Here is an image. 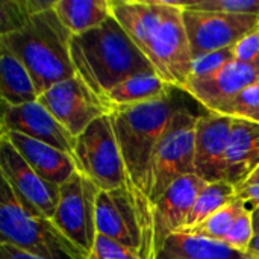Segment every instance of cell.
<instances>
[{"instance_id":"1","label":"cell","mask_w":259,"mask_h":259,"mask_svg":"<svg viewBox=\"0 0 259 259\" xmlns=\"http://www.w3.org/2000/svg\"><path fill=\"white\" fill-rule=\"evenodd\" d=\"M111 11L155 71L173 88L184 90L193 55L179 2L111 0Z\"/></svg>"},{"instance_id":"2","label":"cell","mask_w":259,"mask_h":259,"mask_svg":"<svg viewBox=\"0 0 259 259\" xmlns=\"http://www.w3.org/2000/svg\"><path fill=\"white\" fill-rule=\"evenodd\" d=\"M182 108H185L184 103L171 94L162 100L117 108L109 112L127 173V188L141 212L152 223L153 232L155 208L146 197L147 175L153 153L167 126Z\"/></svg>"},{"instance_id":"3","label":"cell","mask_w":259,"mask_h":259,"mask_svg":"<svg viewBox=\"0 0 259 259\" xmlns=\"http://www.w3.org/2000/svg\"><path fill=\"white\" fill-rule=\"evenodd\" d=\"M70 55L76 76L102 99L132 76L156 73L112 15L96 29L71 35Z\"/></svg>"},{"instance_id":"4","label":"cell","mask_w":259,"mask_h":259,"mask_svg":"<svg viewBox=\"0 0 259 259\" xmlns=\"http://www.w3.org/2000/svg\"><path fill=\"white\" fill-rule=\"evenodd\" d=\"M70 38L71 33L52 8L36 14L20 29L0 35V46L23 62L41 96L53 85L76 76Z\"/></svg>"},{"instance_id":"5","label":"cell","mask_w":259,"mask_h":259,"mask_svg":"<svg viewBox=\"0 0 259 259\" xmlns=\"http://www.w3.org/2000/svg\"><path fill=\"white\" fill-rule=\"evenodd\" d=\"M0 243L12 244L41 259H87V255L50 219L33 215L24 209L3 179L0 190Z\"/></svg>"},{"instance_id":"6","label":"cell","mask_w":259,"mask_h":259,"mask_svg":"<svg viewBox=\"0 0 259 259\" xmlns=\"http://www.w3.org/2000/svg\"><path fill=\"white\" fill-rule=\"evenodd\" d=\"M197 118L199 115H194L190 109H179L153 153L146 182V197L153 208L178 179L196 175L194 149Z\"/></svg>"},{"instance_id":"7","label":"cell","mask_w":259,"mask_h":259,"mask_svg":"<svg viewBox=\"0 0 259 259\" xmlns=\"http://www.w3.org/2000/svg\"><path fill=\"white\" fill-rule=\"evenodd\" d=\"M97 234L137 252L143 259H158L152 223L138 208L127 187L100 191L96 203Z\"/></svg>"},{"instance_id":"8","label":"cell","mask_w":259,"mask_h":259,"mask_svg":"<svg viewBox=\"0 0 259 259\" xmlns=\"http://www.w3.org/2000/svg\"><path fill=\"white\" fill-rule=\"evenodd\" d=\"M77 170L100 191L127 187V173L109 115L91 123L76 138L73 155Z\"/></svg>"},{"instance_id":"9","label":"cell","mask_w":259,"mask_h":259,"mask_svg":"<svg viewBox=\"0 0 259 259\" xmlns=\"http://www.w3.org/2000/svg\"><path fill=\"white\" fill-rule=\"evenodd\" d=\"M100 190L80 171H76L62 187L52 222L87 256L96 237V203Z\"/></svg>"},{"instance_id":"10","label":"cell","mask_w":259,"mask_h":259,"mask_svg":"<svg viewBox=\"0 0 259 259\" xmlns=\"http://www.w3.org/2000/svg\"><path fill=\"white\" fill-rule=\"evenodd\" d=\"M184 23L193 59L231 49L246 35L259 29L258 15H237L185 8Z\"/></svg>"},{"instance_id":"11","label":"cell","mask_w":259,"mask_h":259,"mask_svg":"<svg viewBox=\"0 0 259 259\" xmlns=\"http://www.w3.org/2000/svg\"><path fill=\"white\" fill-rule=\"evenodd\" d=\"M38 102L74 137L103 115H109V108L85 82L74 76L53 85L38 97Z\"/></svg>"},{"instance_id":"12","label":"cell","mask_w":259,"mask_h":259,"mask_svg":"<svg viewBox=\"0 0 259 259\" xmlns=\"http://www.w3.org/2000/svg\"><path fill=\"white\" fill-rule=\"evenodd\" d=\"M0 173L24 209L33 215L53 219L61 187L42 179L3 137H0Z\"/></svg>"},{"instance_id":"13","label":"cell","mask_w":259,"mask_h":259,"mask_svg":"<svg viewBox=\"0 0 259 259\" xmlns=\"http://www.w3.org/2000/svg\"><path fill=\"white\" fill-rule=\"evenodd\" d=\"M259 82V61H232L214 74L190 77L182 91L196 99L206 111L220 114L238 94Z\"/></svg>"},{"instance_id":"14","label":"cell","mask_w":259,"mask_h":259,"mask_svg":"<svg viewBox=\"0 0 259 259\" xmlns=\"http://www.w3.org/2000/svg\"><path fill=\"white\" fill-rule=\"evenodd\" d=\"M232 126V117L211 111L197 118L194 170L208 184L226 182V153Z\"/></svg>"},{"instance_id":"15","label":"cell","mask_w":259,"mask_h":259,"mask_svg":"<svg viewBox=\"0 0 259 259\" xmlns=\"http://www.w3.org/2000/svg\"><path fill=\"white\" fill-rule=\"evenodd\" d=\"M18 132L39 143L74 155L76 138L38 100L11 106L3 103L2 134Z\"/></svg>"},{"instance_id":"16","label":"cell","mask_w":259,"mask_h":259,"mask_svg":"<svg viewBox=\"0 0 259 259\" xmlns=\"http://www.w3.org/2000/svg\"><path fill=\"white\" fill-rule=\"evenodd\" d=\"M208 185L197 175H188L178 179L156 202L153 211L155 220V243L156 250L161 255L165 241L181 232L191 214V209L200 194Z\"/></svg>"},{"instance_id":"17","label":"cell","mask_w":259,"mask_h":259,"mask_svg":"<svg viewBox=\"0 0 259 259\" xmlns=\"http://www.w3.org/2000/svg\"><path fill=\"white\" fill-rule=\"evenodd\" d=\"M6 138L23 159L47 182L62 187L77 170L74 158L56 147L39 143L18 132L0 134Z\"/></svg>"},{"instance_id":"18","label":"cell","mask_w":259,"mask_h":259,"mask_svg":"<svg viewBox=\"0 0 259 259\" xmlns=\"http://www.w3.org/2000/svg\"><path fill=\"white\" fill-rule=\"evenodd\" d=\"M259 168V123L234 118L226 153V182L235 188Z\"/></svg>"},{"instance_id":"19","label":"cell","mask_w":259,"mask_h":259,"mask_svg":"<svg viewBox=\"0 0 259 259\" xmlns=\"http://www.w3.org/2000/svg\"><path fill=\"white\" fill-rule=\"evenodd\" d=\"M173 87L165 82L158 73H143L132 76L114 90H111L103 102L109 108V112L117 108H126L155 100H162L173 94Z\"/></svg>"},{"instance_id":"20","label":"cell","mask_w":259,"mask_h":259,"mask_svg":"<svg viewBox=\"0 0 259 259\" xmlns=\"http://www.w3.org/2000/svg\"><path fill=\"white\" fill-rule=\"evenodd\" d=\"M162 255L179 259H253L246 252L228 246L222 240L178 232L164 244Z\"/></svg>"},{"instance_id":"21","label":"cell","mask_w":259,"mask_h":259,"mask_svg":"<svg viewBox=\"0 0 259 259\" xmlns=\"http://www.w3.org/2000/svg\"><path fill=\"white\" fill-rule=\"evenodd\" d=\"M0 94L3 103L18 106L38 100L39 93L27 68L3 46H0Z\"/></svg>"},{"instance_id":"22","label":"cell","mask_w":259,"mask_h":259,"mask_svg":"<svg viewBox=\"0 0 259 259\" xmlns=\"http://www.w3.org/2000/svg\"><path fill=\"white\" fill-rule=\"evenodd\" d=\"M53 11L71 35L103 24L111 15V0H55Z\"/></svg>"},{"instance_id":"23","label":"cell","mask_w":259,"mask_h":259,"mask_svg":"<svg viewBox=\"0 0 259 259\" xmlns=\"http://www.w3.org/2000/svg\"><path fill=\"white\" fill-rule=\"evenodd\" d=\"M235 197H237V190L229 182L208 184L200 191V194L191 209V214L187 220V225L181 232L202 225L211 215H214L217 211H220L223 206L229 205Z\"/></svg>"},{"instance_id":"24","label":"cell","mask_w":259,"mask_h":259,"mask_svg":"<svg viewBox=\"0 0 259 259\" xmlns=\"http://www.w3.org/2000/svg\"><path fill=\"white\" fill-rule=\"evenodd\" d=\"M55 0H3L0 3V35L20 29L32 17L52 9Z\"/></svg>"},{"instance_id":"25","label":"cell","mask_w":259,"mask_h":259,"mask_svg":"<svg viewBox=\"0 0 259 259\" xmlns=\"http://www.w3.org/2000/svg\"><path fill=\"white\" fill-rule=\"evenodd\" d=\"M246 211L244 205L235 197L229 205L223 206L220 211H217L214 215H211L206 222L202 225L184 231V234H191V235H200V237H208L214 240H225L226 235L231 232L234 225L237 223L238 217Z\"/></svg>"},{"instance_id":"26","label":"cell","mask_w":259,"mask_h":259,"mask_svg":"<svg viewBox=\"0 0 259 259\" xmlns=\"http://www.w3.org/2000/svg\"><path fill=\"white\" fill-rule=\"evenodd\" d=\"M179 5L185 9L259 17V0H196V2H179Z\"/></svg>"},{"instance_id":"27","label":"cell","mask_w":259,"mask_h":259,"mask_svg":"<svg viewBox=\"0 0 259 259\" xmlns=\"http://www.w3.org/2000/svg\"><path fill=\"white\" fill-rule=\"evenodd\" d=\"M220 114L259 123V82L238 94Z\"/></svg>"},{"instance_id":"28","label":"cell","mask_w":259,"mask_h":259,"mask_svg":"<svg viewBox=\"0 0 259 259\" xmlns=\"http://www.w3.org/2000/svg\"><path fill=\"white\" fill-rule=\"evenodd\" d=\"M232 61H235L234 47L199 56V58L193 59L190 77H205V76L214 74Z\"/></svg>"},{"instance_id":"29","label":"cell","mask_w":259,"mask_h":259,"mask_svg":"<svg viewBox=\"0 0 259 259\" xmlns=\"http://www.w3.org/2000/svg\"><path fill=\"white\" fill-rule=\"evenodd\" d=\"M87 259H143L140 253L118 244L117 241L97 234L94 246Z\"/></svg>"},{"instance_id":"30","label":"cell","mask_w":259,"mask_h":259,"mask_svg":"<svg viewBox=\"0 0 259 259\" xmlns=\"http://www.w3.org/2000/svg\"><path fill=\"white\" fill-rule=\"evenodd\" d=\"M253 235H255V231H253V223H252V214L249 211H244L238 217L237 223L234 225V228L231 229V232L226 235L223 241L232 249L247 253V249Z\"/></svg>"},{"instance_id":"31","label":"cell","mask_w":259,"mask_h":259,"mask_svg":"<svg viewBox=\"0 0 259 259\" xmlns=\"http://www.w3.org/2000/svg\"><path fill=\"white\" fill-rule=\"evenodd\" d=\"M235 61L256 62L259 61V29L250 32L234 46Z\"/></svg>"},{"instance_id":"32","label":"cell","mask_w":259,"mask_h":259,"mask_svg":"<svg viewBox=\"0 0 259 259\" xmlns=\"http://www.w3.org/2000/svg\"><path fill=\"white\" fill-rule=\"evenodd\" d=\"M237 190V199L244 205L250 214L259 209V182L258 184H241Z\"/></svg>"},{"instance_id":"33","label":"cell","mask_w":259,"mask_h":259,"mask_svg":"<svg viewBox=\"0 0 259 259\" xmlns=\"http://www.w3.org/2000/svg\"><path fill=\"white\" fill-rule=\"evenodd\" d=\"M0 259H41L35 255H30L12 244L0 243Z\"/></svg>"},{"instance_id":"34","label":"cell","mask_w":259,"mask_h":259,"mask_svg":"<svg viewBox=\"0 0 259 259\" xmlns=\"http://www.w3.org/2000/svg\"><path fill=\"white\" fill-rule=\"evenodd\" d=\"M247 255H250L253 259H259V234L253 235L247 249Z\"/></svg>"},{"instance_id":"35","label":"cell","mask_w":259,"mask_h":259,"mask_svg":"<svg viewBox=\"0 0 259 259\" xmlns=\"http://www.w3.org/2000/svg\"><path fill=\"white\" fill-rule=\"evenodd\" d=\"M252 223H253V231L255 234H259V209L252 212Z\"/></svg>"},{"instance_id":"36","label":"cell","mask_w":259,"mask_h":259,"mask_svg":"<svg viewBox=\"0 0 259 259\" xmlns=\"http://www.w3.org/2000/svg\"><path fill=\"white\" fill-rule=\"evenodd\" d=\"M258 182H259V168L255 171V173H253V175H252V176H250V178H249V179H247V181H246V182H244V184H258Z\"/></svg>"},{"instance_id":"37","label":"cell","mask_w":259,"mask_h":259,"mask_svg":"<svg viewBox=\"0 0 259 259\" xmlns=\"http://www.w3.org/2000/svg\"><path fill=\"white\" fill-rule=\"evenodd\" d=\"M158 259H179V258H170V256H165V255H162V253H161Z\"/></svg>"}]
</instances>
